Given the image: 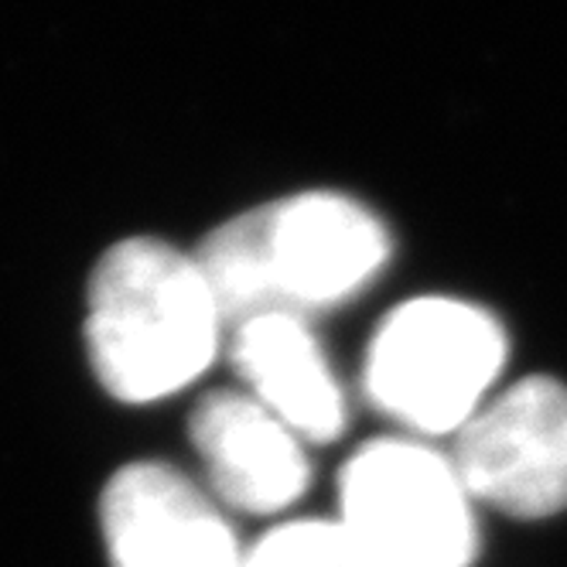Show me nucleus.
<instances>
[{"mask_svg":"<svg viewBox=\"0 0 567 567\" xmlns=\"http://www.w3.org/2000/svg\"><path fill=\"white\" fill-rule=\"evenodd\" d=\"M223 326L336 308L390 260L386 226L339 192H301L216 226L195 254Z\"/></svg>","mask_w":567,"mask_h":567,"instance_id":"obj_1","label":"nucleus"},{"mask_svg":"<svg viewBox=\"0 0 567 567\" xmlns=\"http://www.w3.org/2000/svg\"><path fill=\"white\" fill-rule=\"evenodd\" d=\"M223 315L198 260L134 236L110 247L90 280L86 342L103 390L154 403L198 380L216 359Z\"/></svg>","mask_w":567,"mask_h":567,"instance_id":"obj_2","label":"nucleus"},{"mask_svg":"<svg viewBox=\"0 0 567 567\" xmlns=\"http://www.w3.org/2000/svg\"><path fill=\"white\" fill-rule=\"evenodd\" d=\"M336 526L352 567H468L475 554L468 493L417 441H370L346 462Z\"/></svg>","mask_w":567,"mask_h":567,"instance_id":"obj_3","label":"nucleus"},{"mask_svg":"<svg viewBox=\"0 0 567 567\" xmlns=\"http://www.w3.org/2000/svg\"><path fill=\"white\" fill-rule=\"evenodd\" d=\"M499 321L468 301L417 298L383 318L367 352L370 403L408 431L458 434L503 370Z\"/></svg>","mask_w":567,"mask_h":567,"instance_id":"obj_4","label":"nucleus"},{"mask_svg":"<svg viewBox=\"0 0 567 567\" xmlns=\"http://www.w3.org/2000/svg\"><path fill=\"white\" fill-rule=\"evenodd\" d=\"M452 468L468 499L516 519L567 506V390L530 377L482 408L455 434Z\"/></svg>","mask_w":567,"mask_h":567,"instance_id":"obj_5","label":"nucleus"},{"mask_svg":"<svg viewBox=\"0 0 567 567\" xmlns=\"http://www.w3.org/2000/svg\"><path fill=\"white\" fill-rule=\"evenodd\" d=\"M110 567H243L219 506L172 465L120 468L100 496Z\"/></svg>","mask_w":567,"mask_h":567,"instance_id":"obj_6","label":"nucleus"},{"mask_svg":"<svg viewBox=\"0 0 567 567\" xmlns=\"http://www.w3.org/2000/svg\"><path fill=\"white\" fill-rule=\"evenodd\" d=\"M188 434L213 493L233 509L280 513L311 482L305 441L250 393L219 390L202 396Z\"/></svg>","mask_w":567,"mask_h":567,"instance_id":"obj_7","label":"nucleus"},{"mask_svg":"<svg viewBox=\"0 0 567 567\" xmlns=\"http://www.w3.org/2000/svg\"><path fill=\"white\" fill-rule=\"evenodd\" d=\"M233 367L247 393L301 441L329 444L346 431L349 408L326 352L305 318L260 315L233 329Z\"/></svg>","mask_w":567,"mask_h":567,"instance_id":"obj_8","label":"nucleus"},{"mask_svg":"<svg viewBox=\"0 0 567 567\" xmlns=\"http://www.w3.org/2000/svg\"><path fill=\"white\" fill-rule=\"evenodd\" d=\"M243 567H352V564L336 523L305 519L270 530L250 554H243Z\"/></svg>","mask_w":567,"mask_h":567,"instance_id":"obj_9","label":"nucleus"}]
</instances>
